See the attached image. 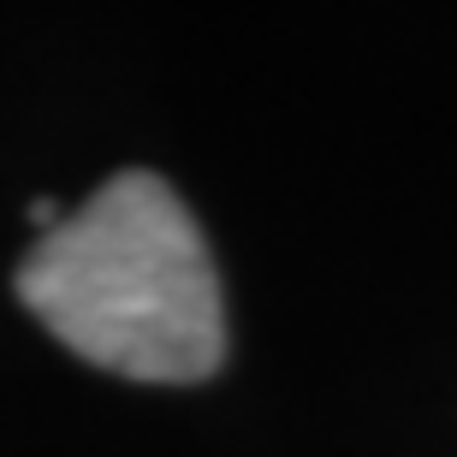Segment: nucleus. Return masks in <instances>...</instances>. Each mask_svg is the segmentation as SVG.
Listing matches in <instances>:
<instances>
[{"label":"nucleus","instance_id":"f257e3e1","mask_svg":"<svg viewBox=\"0 0 457 457\" xmlns=\"http://www.w3.org/2000/svg\"><path fill=\"white\" fill-rule=\"evenodd\" d=\"M18 297L107 374L179 386L220 369V279L179 190L154 172H113L60 214L18 262Z\"/></svg>","mask_w":457,"mask_h":457}]
</instances>
